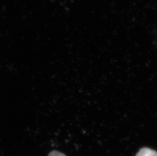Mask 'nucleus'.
Segmentation results:
<instances>
[{
  "label": "nucleus",
  "instance_id": "nucleus-2",
  "mask_svg": "<svg viewBox=\"0 0 157 156\" xmlns=\"http://www.w3.org/2000/svg\"><path fill=\"white\" fill-rule=\"evenodd\" d=\"M48 156H66L65 155L60 152L53 150L49 153Z\"/></svg>",
  "mask_w": 157,
  "mask_h": 156
},
{
  "label": "nucleus",
  "instance_id": "nucleus-1",
  "mask_svg": "<svg viewBox=\"0 0 157 156\" xmlns=\"http://www.w3.org/2000/svg\"><path fill=\"white\" fill-rule=\"evenodd\" d=\"M136 156H157V152L149 148L144 147L140 150Z\"/></svg>",
  "mask_w": 157,
  "mask_h": 156
}]
</instances>
